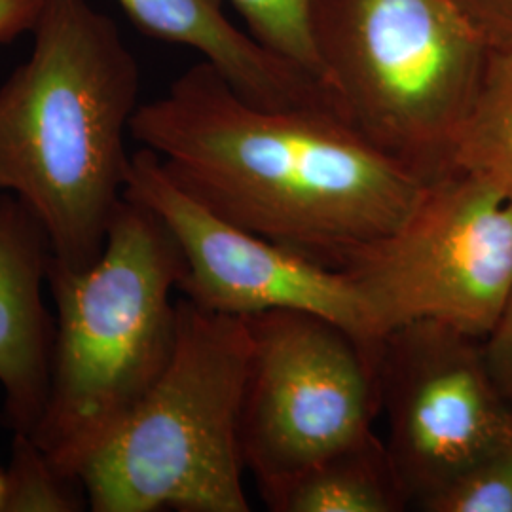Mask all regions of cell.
Returning a JSON list of instances; mask_svg holds the SVG:
<instances>
[{
    "label": "cell",
    "mask_w": 512,
    "mask_h": 512,
    "mask_svg": "<svg viewBox=\"0 0 512 512\" xmlns=\"http://www.w3.org/2000/svg\"><path fill=\"white\" fill-rule=\"evenodd\" d=\"M247 323L253 353L239 440L245 469L266 494L372 433L378 349L310 311H266Z\"/></svg>",
    "instance_id": "52a82bcc"
},
{
    "label": "cell",
    "mask_w": 512,
    "mask_h": 512,
    "mask_svg": "<svg viewBox=\"0 0 512 512\" xmlns=\"http://www.w3.org/2000/svg\"><path fill=\"white\" fill-rule=\"evenodd\" d=\"M262 497L275 512H401L408 507L387 444L374 431Z\"/></svg>",
    "instance_id": "7c38bea8"
},
{
    "label": "cell",
    "mask_w": 512,
    "mask_h": 512,
    "mask_svg": "<svg viewBox=\"0 0 512 512\" xmlns=\"http://www.w3.org/2000/svg\"><path fill=\"white\" fill-rule=\"evenodd\" d=\"M247 319L177 302L169 363L80 469L93 512H247L241 408Z\"/></svg>",
    "instance_id": "277c9868"
},
{
    "label": "cell",
    "mask_w": 512,
    "mask_h": 512,
    "mask_svg": "<svg viewBox=\"0 0 512 512\" xmlns=\"http://www.w3.org/2000/svg\"><path fill=\"white\" fill-rule=\"evenodd\" d=\"M425 512H512V437L429 495Z\"/></svg>",
    "instance_id": "2e32d148"
},
{
    "label": "cell",
    "mask_w": 512,
    "mask_h": 512,
    "mask_svg": "<svg viewBox=\"0 0 512 512\" xmlns=\"http://www.w3.org/2000/svg\"><path fill=\"white\" fill-rule=\"evenodd\" d=\"M387 450L408 505L421 503L512 437V404L495 384L484 340L420 321L391 330L376 361Z\"/></svg>",
    "instance_id": "9c48e42d"
},
{
    "label": "cell",
    "mask_w": 512,
    "mask_h": 512,
    "mask_svg": "<svg viewBox=\"0 0 512 512\" xmlns=\"http://www.w3.org/2000/svg\"><path fill=\"white\" fill-rule=\"evenodd\" d=\"M452 171L492 184L512 200V52L490 50L459 129Z\"/></svg>",
    "instance_id": "4fadbf2b"
},
{
    "label": "cell",
    "mask_w": 512,
    "mask_h": 512,
    "mask_svg": "<svg viewBox=\"0 0 512 512\" xmlns=\"http://www.w3.org/2000/svg\"><path fill=\"white\" fill-rule=\"evenodd\" d=\"M129 135L205 207L338 268L420 200L425 181L330 109H270L198 61L139 105Z\"/></svg>",
    "instance_id": "6da1fadb"
},
{
    "label": "cell",
    "mask_w": 512,
    "mask_h": 512,
    "mask_svg": "<svg viewBox=\"0 0 512 512\" xmlns=\"http://www.w3.org/2000/svg\"><path fill=\"white\" fill-rule=\"evenodd\" d=\"M148 37L198 52L247 101L270 109H330L327 92L228 18L224 0H116ZM340 114V112H338Z\"/></svg>",
    "instance_id": "8fae6325"
},
{
    "label": "cell",
    "mask_w": 512,
    "mask_h": 512,
    "mask_svg": "<svg viewBox=\"0 0 512 512\" xmlns=\"http://www.w3.org/2000/svg\"><path fill=\"white\" fill-rule=\"evenodd\" d=\"M2 512H80L90 509L80 478L65 475L33 437L14 433Z\"/></svg>",
    "instance_id": "5bb4252c"
},
{
    "label": "cell",
    "mask_w": 512,
    "mask_h": 512,
    "mask_svg": "<svg viewBox=\"0 0 512 512\" xmlns=\"http://www.w3.org/2000/svg\"><path fill=\"white\" fill-rule=\"evenodd\" d=\"M490 50L512 52V0H456Z\"/></svg>",
    "instance_id": "e0dca14e"
},
{
    "label": "cell",
    "mask_w": 512,
    "mask_h": 512,
    "mask_svg": "<svg viewBox=\"0 0 512 512\" xmlns=\"http://www.w3.org/2000/svg\"><path fill=\"white\" fill-rule=\"evenodd\" d=\"M313 40L348 124L425 183L452 171L490 54L456 0H315Z\"/></svg>",
    "instance_id": "5b68a950"
},
{
    "label": "cell",
    "mask_w": 512,
    "mask_h": 512,
    "mask_svg": "<svg viewBox=\"0 0 512 512\" xmlns=\"http://www.w3.org/2000/svg\"><path fill=\"white\" fill-rule=\"evenodd\" d=\"M4 497H6V473L0 469V512L4 509Z\"/></svg>",
    "instance_id": "ffe728a7"
},
{
    "label": "cell",
    "mask_w": 512,
    "mask_h": 512,
    "mask_svg": "<svg viewBox=\"0 0 512 512\" xmlns=\"http://www.w3.org/2000/svg\"><path fill=\"white\" fill-rule=\"evenodd\" d=\"M484 355L495 384L512 404V293L494 329L484 338Z\"/></svg>",
    "instance_id": "ac0fdd59"
},
{
    "label": "cell",
    "mask_w": 512,
    "mask_h": 512,
    "mask_svg": "<svg viewBox=\"0 0 512 512\" xmlns=\"http://www.w3.org/2000/svg\"><path fill=\"white\" fill-rule=\"evenodd\" d=\"M380 340L435 321L484 340L512 293V200L473 175L425 184L408 217L338 264Z\"/></svg>",
    "instance_id": "8992f818"
},
{
    "label": "cell",
    "mask_w": 512,
    "mask_h": 512,
    "mask_svg": "<svg viewBox=\"0 0 512 512\" xmlns=\"http://www.w3.org/2000/svg\"><path fill=\"white\" fill-rule=\"evenodd\" d=\"M184 260L156 213L122 198L99 260L74 272L50 258L55 304L48 403L31 435L65 475L80 469L156 384L177 338Z\"/></svg>",
    "instance_id": "3957f363"
},
{
    "label": "cell",
    "mask_w": 512,
    "mask_h": 512,
    "mask_svg": "<svg viewBox=\"0 0 512 512\" xmlns=\"http://www.w3.org/2000/svg\"><path fill=\"white\" fill-rule=\"evenodd\" d=\"M124 198L148 207L173 234L184 260L179 291L194 306L243 319L310 311L368 348L380 346L370 310L346 272L220 217L165 171L156 152L141 147L129 156Z\"/></svg>",
    "instance_id": "ba28073f"
},
{
    "label": "cell",
    "mask_w": 512,
    "mask_h": 512,
    "mask_svg": "<svg viewBox=\"0 0 512 512\" xmlns=\"http://www.w3.org/2000/svg\"><path fill=\"white\" fill-rule=\"evenodd\" d=\"M31 35L33 52L0 86V192L37 215L55 264L82 272L124 198L141 69L88 0H44Z\"/></svg>",
    "instance_id": "7a4b0ae2"
},
{
    "label": "cell",
    "mask_w": 512,
    "mask_h": 512,
    "mask_svg": "<svg viewBox=\"0 0 512 512\" xmlns=\"http://www.w3.org/2000/svg\"><path fill=\"white\" fill-rule=\"evenodd\" d=\"M50 258L37 215L12 192L0 194V385L12 435L37 431L50 395L55 317L42 298Z\"/></svg>",
    "instance_id": "30bf717a"
},
{
    "label": "cell",
    "mask_w": 512,
    "mask_h": 512,
    "mask_svg": "<svg viewBox=\"0 0 512 512\" xmlns=\"http://www.w3.org/2000/svg\"><path fill=\"white\" fill-rule=\"evenodd\" d=\"M245 31L266 50L308 74L323 88L321 61L313 40L315 0H228ZM325 90V88H323ZM329 95V93H327Z\"/></svg>",
    "instance_id": "9a60e30c"
},
{
    "label": "cell",
    "mask_w": 512,
    "mask_h": 512,
    "mask_svg": "<svg viewBox=\"0 0 512 512\" xmlns=\"http://www.w3.org/2000/svg\"><path fill=\"white\" fill-rule=\"evenodd\" d=\"M44 0H0V46L31 33Z\"/></svg>",
    "instance_id": "d6986e66"
}]
</instances>
